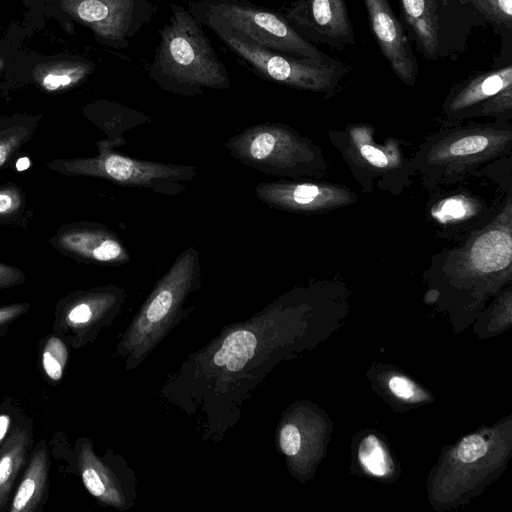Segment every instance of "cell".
Listing matches in <instances>:
<instances>
[{
    "label": "cell",
    "instance_id": "cell-18",
    "mask_svg": "<svg viewBox=\"0 0 512 512\" xmlns=\"http://www.w3.org/2000/svg\"><path fill=\"white\" fill-rule=\"evenodd\" d=\"M68 359L65 342L59 336H50L43 347L41 361L45 374L53 381L62 378Z\"/></svg>",
    "mask_w": 512,
    "mask_h": 512
},
{
    "label": "cell",
    "instance_id": "cell-8",
    "mask_svg": "<svg viewBox=\"0 0 512 512\" xmlns=\"http://www.w3.org/2000/svg\"><path fill=\"white\" fill-rule=\"evenodd\" d=\"M369 22L382 54L404 83L415 81L418 64L388 0H364Z\"/></svg>",
    "mask_w": 512,
    "mask_h": 512
},
{
    "label": "cell",
    "instance_id": "cell-17",
    "mask_svg": "<svg viewBox=\"0 0 512 512\" xmlns=\"http://www.w3.org/2000/svg\"><path fill=\"white\" fill-rule=\"evenodd\" d=\"M256 345L253 333L247 330L235 331L225 338L213 362L219 367L226 366L229 371H238L252 358Z\"/></svg>",
    "mask_w": 512,
    "mask_h": 512
},
{
    "label": "cell",
    "instance_id": "cell-4",
    "mask_svg": "<svg viewBox=\"0 0 512 512\" xmlns=\"http://www.w3.org/2000/svg\"><path fill=\"white\" fill-rule=\"evenodd\" d=\"M61 5L101 43L115 49L127 48L157 11L150 0H61Z\"/></svg>",
    "mask_w": 512,
    "mask_h": 512
},
{
    "label": "cell",
    "instance_id": "cell-21",
    "mask_svg": "<svg viewBox=\"0 0 512 512\" xmlns=\"http://www.w3.org/2000/svg\"><path fill=\"white\" fill-rule=\"evenodd\" d=\"M29 134L30 129L20 124L0 128V167L19 149Z\"/></svg>",
    "mask_w": 512,
    "mask_h": 512
},
{
    "label": "cell",
    "instance_id": "cell-33",
    "mask_svg": "<svg viewBox=\"0 0 512 512\" xmlns=\"http://www.w3.org/2000/svg\"><path fill=\"white\" fill-rule=\"evenodd\" d=\"M3 65H4V61H3V59L0 58V70L2 69Z\"/></svg>",
    "mask_w": 512,
    "mask_h": 512
},
{
    "label": "cell",
    "instance_id": "cell-11",
    "mask_svg": "<svg viewBox=\"0 0 512 512\" xmlns=\"http://www.w3.org/2000/svg\"><path fill=\"white\" fill-rule=\"evenodd\" d=\"M50 468L49 449L40 441L31 456L23 478L12 499L9 512H35L46 498Z\"/></svg>",
    "mask_w": 512,
    "mask_h": 512
},
{
    "label": "cell",
    "instance_id": "cell-31",
    "mask_svg": "<svg viewBox=\"0 0 512 512\" xmlns=\"http://www.w3.org/2000/svg\"><path fill=\"white\" fill-rule=\"evenodd\" d=\"M11 419L8 414L1 413L0 414V446L7 438V433L10 427Z\"/></svg>",
    "mask_w": 512,
    "mask_h": 512
},
{
    "label": "cell",
    "instance_id": "cell-23",
    "mask_svg": "<svg viewBox=\"0 0 512 512\" xmlns=\"http://www.w3.org/2000/svg\"><path fill=\"white\" fill-rule=\"evenodd\" d=\"M487 451V444L479 435L465 437L457 448L458 458L465 463H472Z\"/></svg>",
    "mask_w": 512,
    "mask_h": 512
},
{
    "label": "cell",
    "instance_id": "cell-16",
    "mask_svg": "<svg viewBox=\"0 0 512 512\" xmlns=\"http://www.w3.org/2000/svg\"><path fill=\"white\" fill-rule=\"evenodd\" d=\"M512 68L507 66L495 72L481 75L467 83L451 102L453 109H461L476 104L511 88Z\"/></svg>",
    "mask_w": 512,
    "mask_h": 512
},
{
    "label": "cell",
    "instance_id": "cell-15",
    "mask_svg": "<svg viewBox=\"0 0 512 512\" xmlns=\"http://www.w3.org/2000/svg\"><path fill=\"white\" fill-rule=\"evenodd\" d=\"M92 68V64L86 61L53 62L38 65L34 69V78L44 90L60 91L78 84Z\"/></svg>",
    "mask_w": 512,
    "mask_h": 512
},
{
    "label": "cell",
    "instance_id": "cell-13",
    "mask_svg": "<svg viewBox=\"0 0 512 512\" xmlns=\"http://www.w3.org/2000/svg\"><path fill=\"white\" fill-rule=\"evenodd\" d=\"M512 241L503 230H490L474 242L470 260L475 269L483 273L495 272L511 263Z\"/></svg>",
    "mask_w": 512,
    "mask_h": 512
},
{
    "label": "cell",
    "instance_id": "cell-19",
    "mask_svg": "<svg viewBox=\"0 0 512 512\" xmlns=\"http://www.w3.org/2000/svg\"><path fill=\"white\" fill-rule=\"evenodd\" d=\"M358 455L360 462L372 474L383 476L387 472L385 452L374 435H369L360 443Z\"/></svg>",
    "mask_w": 512,
    "mask_h": 512
},
{
    "label": "cell",
    "instance_id": "cell-27",
    "mask_svg": "<svg viewBox=\"0 0 512 512\" xmlns=\"http://www.w3.org/2000/svg\"><path fill=\"white\" fill-rule=\"evenodd\" d=\"M359 150L362 157L366 159L370 164L379 168L388 166L389 161L387 155L377 147L365 143L359 147Z\"/></svg>",
    "mask_w": 512,
    "mask_h": 512
},
{
    "label": "cell",
    "instance_id": "cell-3",
    "mask_svg": "<svg viewBox=\"0 0 512 512\" xmlns=\"http://www.w3.org/2000/svg\"><path fill=\"white\" fill-rule=\"evenodd\" d=\"M210 30L255 73L267 80L310 91L326 90L336 80L335 65L266 49L225 27Z\"/></svg>",
    "mask_w": 512,
    "mask_h": 512
},
{
    "label": "cell",
    "instance_id": "cell-10",
    "mask_svg": "<svg viewBox=\"0 0 512 512\" xmlns=\"http://www.w3.org/2000/svg\"><path fill=\"white\" fill-rule=\"evenodd\" d=\"M256 197L266 205L287 211H315L335 205L343 194L310 183L268 182L255 187Z\"/></svg>",
    "mask_w": 512,
    "mask_h": 512
},
{
    "label": "cell",
    "instance_id": "cell-20",
    "mask_svg": "<svg viewBox=\"0 0 512 512\" xmlns=\"http://www.w3.org/2000/svg\"><path fill=\"white\" fill-rule=\"evenodd\" d=\"M490 138L482 133L467 134L450 143L447 149L450 157H467L477 155L487 150Z\"/></svg>",
    "mask_w": 512,
    "mask_h": 512
},
{
    "label": "cell",
    "instance_id": "cell-30",
    "mask_svg": "<svg viewBox=\"0 0 512 512\" xmlns=\"http://www.w3.org/2000/svg\"><path fill=\"white\" fill-rule=\"evenodd\" d=\"M465 212L464 204L456 199L448 200L440 209V214L448 218H460Z\"/></svg>",
    "mask_w": 512,
    "mask_h": 512
},
{
    "label": "cell",
    "instance_id": "cell-12",
    "mask_svg": "<svg viewBox=\"0 0 512 512\" xmlns=\"http://www.w3.org/2000/svg\"><path fill=\"white\" fill-rule=\"evenodd\" d=\"M30 431L13 430L0 446V511L6 506L17 475L25 464Z\"/></svg>",
    "mask_w": 512,
    "mask_h": 512
},
{
    "label": "cell",
    "instance_id": "cell-6",
    "mask_svg": "<svg viewBox=\"0 0 512 512\" xmlns=\"http://www.w3.org/2000/svg\"><path fill=\"white\" fill-rule=\"evenodd\" d=\"M227 149L233 158L262 173L287 175L304 156L303 144L286 127L258 124L229 138Z\"/></svg>",
    "mask_w": 512,
    "mask_h": 512
},
{
    "label": "cell",
    "instance_id": "cell-22",
    "mask_svg": "<svg viewBox=\"0 0 512 512\" xmlns=\"http://www.w3.org/2000/svg\"><path fill=\"white\" fill-rule=\"evenodd\" d=\"M478 8L493 22L511 26L512 0H473Z\"/></svg>",
    "mask_w": 512,
    "mask_h": 512
},
{
    "label": "cell",
    "instance_id": "cell-24",
    "mask_svg": "<svg viewBox=\"0 0 512 512\" xmlns=\"http://www.w3.org/2000/svg\"><path fill=\"white\" fill-rule=\"evenodd\" d=\"M24 198L21 191L14 186L0 188V218L15 215L22 208Z\"/></svg>",
    "mask_w": 512,
    "mask_h": 512
},
{
    "label": "cell",
    "instance_id": "cell-32",
    "mask_svg": "<svg viewBox=\"0 0 512 512\" xmlns=\"http://www.w3.org/2000/svg\"><path fill=\"white\" fill-rule=\"evenodd\" d=\"M30 166V161L27 157H22L17 161L16 168L18 171L26 170Z\"/></svg>",
    "mask_w": 512,
    "mask_h": 512
},
{
    "label": "cell",
    "instance_id": "cell-1",
    "mask_svg": "<svg viewBox=\"0 0 512 512\" xmlns=\"http://www.w3.org/2000/svg\"><path fill=\"white\" fill-rule=\"evenodd\" d=\"M159 43L149 77L163 90L196 97L204 89L225 90L230 77L202 25L187 8L170 5L168 22L158 30Z\"/></svg>",
    "mask_w": 512,
    "mask_h": 512
},
{
    "label": "cell",
    "instance_id": "cell-29",
    "mask_svg": "<svg viewBox=\"0 0 512 512\" xmlns=\"http://www.w3.org/2000/svg\"><path fill=\"white\" fill-rule=\"evenodd\" d=\"M390 390L398 397L408 399L413 395V384L406 378L394 376L389 381Z\"/></svg>",
    "mask_w": 512,
    "mask_h": 512
},
{
    "label": "cell",
    "instance_id": "cell-28",
    "mask_svg": "<svg viewBox=\"0 0 512 512\" xmlns=\"http://www.w3.org/2000/svg\"><path fill=\"white\" fill-rule=\"evenodd\" d=\"M24 278L19 269L0 263V289L21 283Z\"/></svg>",
    "mask_w": 512,
    "mask_h": 512
},
{
    "label": "cell",
    "instance_id": "cell-2",
    "mask_svg": "<svg viewBox=\"0 0 512 512\" xmlns=\"http://www.w3.org/2000/svg\"><path fill=\"white\" fill-rule=\"evenodd\" d=\"M187 7L209 29L225 27L269 50L317 61L325 59L284 16L248 0H189Z\"/></svg>",
    "mask_w": 512,
    "mask_h": 512
},
{
    "label": "cell",
    "instance_id": "cell-7",
    "mask_svg": "<svg viewBox=\"0 0 512 512\" xmlns=\"http://www.w3.org/2000/svg\"><path fill=\"white\" fill-rule=\"evenodd\" d=\"M284 18L305 39L353 42V30L344 0H299Z\"/></svg>",
    "mask_w": 512,
    "mask_h": 512
},
{
    "label": "cell",
    "instance_id": "cell-14",
    "mask_svg": "<svg viewBox=\"0 0 512 512\" xmlns=\"http://www.w3.org/2000/svg\"><path fill=\"white\" fill-rule=\"evenodd\" d=\"M406 22L426 54L438 48L439 23L435 0H400Z\"/></svg>",
    "mask_w": 512,
    "mask_h": 512
},
{
    "label": "cell",
    "instance_id": "cell-25",
    "mask_svg": "<svg viewBox=\"0 0 512 512\" xmlns=\"http://www.w3.org/2000/svg\"><path fill=\"white\" fill-rule=\"evenodd\" d=\"M301 438L298 429L292 425H285L280 433V446L288 456H294L300 449Z\"/></svg>",
    "mask_w": 512,
    "mask_h": 512
},
{
    "label": "cell",
    "instance_id": "cell-5",
    "mask_svg": "<svg viewBox=\"0 0 512 512\" xmlns=\"http://www.w3.org/2000/svg\"><path fill=\"white\" fill-rule=\"evenodd\" d=\"M77 173L99 176L123 186L151 189L175 195L185 188L180 181L191 180L197 174L193 166L163 164L137 160L117 153H105L73 164Z\"/></svg>",
    "mask_w": 512,
    "mask_h": 512
},
{
    "label": "cell",
    "instance_id": "cell-9",
    "mask_svg": "<svg viewBox=\"0 0 512 512\" xmlns=\"http://www.w3.org/2000/svg\"><path fill=\"white\" fill-rule=\"evenodd\" d=\"M57 245L83 260L101 264H123L130 254L119 237L106 227L78 224L57 235Z\"/></svg>",
    "mask_w": 512,
    "mask_h": 512
},
{
    "label": "cell",
    "instance_id": "cell-26",
    "mask_svg": "<svg viewBox=\"0 0 512 512\" xmlns=\"http://www.w3.org/2000/svg\"><path fill=\"white\" fill-rule=\"evenodd\" d=\"M30 308L28 303H16L0 307V337L4 335L11 323L23 315Z\"/></svg>",
    "mask_w": 512,
    "mask_h": 512
}]
</instances>
